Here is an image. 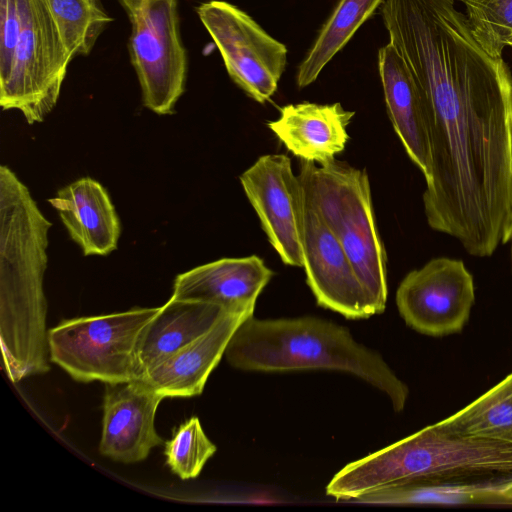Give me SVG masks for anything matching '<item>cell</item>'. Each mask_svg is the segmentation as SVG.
Segmentation results:
<instances>
[{
	"instance_id": "ba28073f",
	"label": "cell",
	"mask_w": 512,
	"mask_h": 512,
	"mask_svg": "<svg viewBox=\"0 0 512 512\" xmlns=\"http://www.w3.org/2000/svg\"><path fill=\"white\" fill-rule=\"evenodd\" d=\"M176 6V0H145L131 19L130 55L143 104L160 115L171 114L184 92L186 54Z\"/></svg>"
},
{
	"instance_id": "8fae6325",
	"label": "cell",
	"mask_w": 512,
	"mask_h": 512,
	"mask_svg": "<svg viewBox=\"0 0 512 512\" xmlns=\"http://www.w3.org/2000/svg\"><path fill=\"white\" fill-rule=\"evenodd\" d=\"M303 250L306 283L319 306L353 320L376 314L344 248L306 200Z\"/></svg>"
},
{
	"instance_id": "30bf717a",
	"label": "cell",
	"mask_w": 512,
	"mask_h": 512,
	"mask_svg": "<svg viewBox=\"0 0 512 512\" xmlns=\"http://www.w3.org/2000/svg\"><path fill=\"white\" fill-rule=\"evenodd\" d=\"M269 243L286 265H304L305 198L301 180L284 154L260 156L240 175Z\"/></svg>"
},
{
	"instance_id": "4fadbf2b",
	"label": "cell",
	"mask_w": 512,
	"mask_h": 512,
	"mask_svg": "<svg viewBox=\"0 0 512 512\" xmlns=\"http://www.w3.org/2000/svg\"><path fill=\"white\" fill-rule=\"evenodd\" d=\"M273 275L256 255L222 258L177 275L172 297L215 304L250 317Z\"/></svg>"
},
{
	"instance_id": "f1b7e54d",
	"label": "cell",
	"mask_w": 512,
	"mask_h": 512,
	"mask_svg": "<svg viewBox=\"0 0 512 512\" xmlns=\"http://www.w3.org/2000/svg\"><path fill=\"white\" fill-rule=\"evenodd\" d=\"M507 504L512 505V496H511V498L508 500Z\"/></svg>"
},
{
	"instance_id": "6da1fadb",
	"label": "cell",
	"mask_w": 512,
	"mask_h": 512,
	"mask_svg": "<svg viewBox=\"0 0 512 512\" xmlns=\"http://www.w3.org/2000/svg\"><path fill=\"white\" fill-rule=\"evenodd\" d=\"M51 226L28 188L1 165L0 345L15 383L50 370L43 281Z\"/></svg>"
},
{
	"instance_id": "44dd1931",
	"label": "cell",
	"mask_w": 512,
	"mask_h": 512,
	"mask_svg": "<svg viewBox=\"0 0 512 512\" xmlns=\"http://www.w3.org/2000/svg\"><path fill=\"white\" fill-rule=\"evenodd\" d=\"M65 47L73 58L88 55L112 21L98 0H47Z\"/></svg>"
},
{
	"instance_id": "3957f363",
	"label": "cell",
	"mask_w": 512,
	"mask_h": 512,
	"mask_svg": "<svg viewBox=\"0 0 512 512\" xmlns=\"http://www.w3.org/2000/svg\"><path fill=\"white\" fill-rule=\"evenodd\" d=\"M225 357L231 366L246 371L350 373L385 393L397 412L409 395L407 385L377 351L357 342L346 327L318 317L251 316L232 336Z\"/></svg>"
},
{
	"instance_id": "cb8c5ba5",
	"label": "cell",
	"mask_w": 512,
	"mask_h": 512,
	"mask_svg": "<svg viewBox=\"0 0 512 512\" xmlns=\"http://www.w3.org/2000/svg\"><path fill=\"white\" fill-rule=\"evenodd\" d=\"M472 32L492 56L501 58L512 36V0H460Z\"/></svg>"
},
{
	"instance_id": "d4e9b609",
	"label": "cell",
	"mask_w": 512,
	"mask_h": 512,
	"mask_svg": "<svg viewBox=\"0 0 512 512\" xmlns=\"http://www.w3.org/2000/svg\"><path fill=\"white\" fill-rule=\"evenodd\" d=\"M21 25L20 0H0V85L11 74Z\"/></svg>"
},
{
	"instance_id": "484cf974",
	"label": "cell",
	"mask_w": 512,
	"mask_h": 512,
	"mask_svg": "<svg viewBox=\"0 0 512 512\" xmlns=\"http://www.w3.org/2000/svg\"><path fill=\"white\" fill-rule=\"evenodd\" d=\"M126 10L130 20L134 18L143 8L145 0H119Z\"/></svg>"
},
{
	"instance_id": "e0dca14e",
	"label": "cell",
	"mask_w": 512,
	"mask_h": 512,
	"mask_svg": "<svg viewBox=\"0 0 512 512\" xmlns=\"http://www.w3.org/2000/svg\"><path fill=\"white\" fill-rule=\"evenodd\" d=\"M50 204L85 256L108 255L117 248L120 222L106 189L90 177L58 190Z\"/></svg>"
},
{
	"instance_id": "277c9868",
	"label": "cell",
	"mask_w": 512,
	"mask_h": 512,
	"mask_svg": "<svg viewBox=\"0 0 512 512\" xmlns=\"http://www.w3.org/2000/svg\"><path fill=\"white\" fill-rule=\"evenodd\" d=\"M298 176L305 200L344 248L376 314L382 313L388 295L387 257L367 172L334 158L320 166L302 160Z\"/></svg>"
},
{
	"instance_id": "83f0119b",
	"label": "cell",
	"mask_w": 512,
	"mask_h": 512,
	"mask_svg": "<svg viewBox=\"0 0 512 512\" xmlns=\"http://www.w3.org/2000/svg\"><path fill=\"white\" fill-rule=\"evenodd\" d=\"M507 46L512 47V36H511V38L508 40V44H507Z\"/></svg>"
},
{
	"instance_id": "5b68a950",
	"label": "cell",
	"mask_w": 512,
	"mask_h": 512,
	"mask_svg": "<svg viewBox=\"0 0 512 512\" xmlns=\"http://www.w3.org/2000/svg\"><path fill=\"white\" fill-rule=\"evenodd\" d=\"M159 309L65 319L49 329L50 361L78 382L140 380L138 342Z\"/></svg>"
},
{
	"instance_id": "8992f818",
	"label": "cell",
	"mask_w": 512,
	"mask_h": 512,
	"mask_svg": "<svg viewBox=\"0 0 512 512\" xmlns=\"http://www.w3.org/2000/svg\"><path fill=\"white\" fill-rule=\"evenodd\" d=\"M20 8L21 33L11 74L0 85V105L34 124L55 107L72 58L47 0H20Z\"/></svg>"
},
{
	"instance_id": "2e32d148",
	"label": "cell",
	"mask_w": 512,
	"mask_h": 512,
	"mask_svg": "<svg viewBox=\"0 0 512 512\" xmlns=\"http://www.w3.org/2000/svg\"><path fill=\"white\" fill-rule=\"evenodd\" d=\"M378 69L392 126L408 157L426 180L431 167L430 148L418 84L390 42L378 51Z\"/></svg>"
},
{
	"instance_id": "ac0fdd59",
	"label": "cell",
	"mask_w": 512,
	"mask_h": 512,
	"mask_svg": "<svg viewBox=\"0 0 512 512\" xmlns=\"http://www.w3.org/2000/svg\"><path fill=\"white\" fill-rule=\"evenodd\" d=\"M225 311L215 304L171 296L141 333L137 355L142 378L154 365L208 331Z\"/></svg>"
},
{
	"instance_id": "9a60e30c",
	"label": "cell",
	"mask_w": 512,
	"mask_h": 512,
	"mask_svg": "<svg viewBox=\"0 0 512 512\" xmlns=\"http://www.w3.org/2000/svg\"><path fill=\"white\" fill-rule=\"evenodd\" d=\"M354 114L340 103L302 102L282 107L279 118L267 125L296 157L323 165L344 150Z\"/></svg>"
},
{
	"instance_id": "7a4b0ae2",
	"label": "cell",
	"mask_w": 512,
	"mask_h": 512,
	"mask_svg": "<svg viewBox=\"0 0 512 512\" xmlns=\"http://www.w3.org/2000/svg\"><path fill=\"white\" fill-rule=\"evenodd\" d=\"M406 484L462 486L512 496V444L455 435L435 424L344 466L326 494L356 500Z\"/></svg>"
},
{
	"instance_id": "7402d4cb",
	"label": "cell",
	"mask_w": 512,
	"mask_h": 512,
	"mask_svg": "<svg viewBox=\"0 0 512 512\" xmlns=\"http://www.w3.org/2000/svg\"><path fill=\"white\" fill-rule=\"evenodd\" d=\"M354 501L378 505L464 504L471 502L502 504L503 499L492 491L478 488L406 484L380 489Z\"/></svg>"
},
{
	"instance_id": "5bb4252c",
	"label": "cell",
	"mask_w": 512,
	"mask_h": 512,
	"mask_svg": "<svg viewBox=\"0 0 512 512\" xmlns=\"http://www.w3.org/2000/svg\"><path fill=\"white\" fill-rule=\"evenodd\" d=\"M247 318L225 311L208 331L154 365L142 380L163 398L200 395L232 336Z\"/></svg>"
},
{
	"instance_id": "9c48e42d",
	"label": "cell",
	"mask_w": 512,
	"mask_h": 512,
	"mask_svg": "<svg viewBox=\"0 0 512 512\" xmlns=\"http://www.w3.org/2000/svg\"><path fill=\"white\" fill-rule=\"evenodd\" d=\"M473 277L461 260L434 258L410 271L396 292L405 323L419 333L445 336L460 332L474 304Z\"/></svg>"
},
{
	"instance_id": "52a82bcc",
	"label": "cell",
	"mask_w": 512,
	"mask_h": 512,
	"mask_svg": "<svg viewBox=\"0 0 512 512\" xmlns=\"http://www.w3.org/2000/svg\"><path fill=\"white\" fill-rule=\"evenodd\" d=\"M197 13L233 82L256 102L269 100L285 70L286 46L228 2L203 3Z\"/></svg>"
},
{
	"instance_id": "ffe728a7",
	"label": "cell",
	"mask_w": 512,
	"mask_h": 512,
	"mask_svg": "<svg viewBox=\"0 0 512 512\" xmlns=\"http://www.w3.org/2000/svg\"><path fill=\"white\" fill-rule=\"evenodd\" d=\"M435 425L455 435L512 444V373L471 404Z\"/></svg>"
},
{
	"instance_id": "603a6c76",
	"label": "cell",
	"mask_w": 512,
	"mask_h": 512,
	"mask_svg": "<svg viewBox=\"0 0 512 512\" xmlns=\"http://www.w3.org/2000/svg\"><path fill=\"white\" fill-rule=\"evenodd\" d=\"M217 448L205 434L198 417L180 424L165 443L166 464L183 480L196 478Z\"/></svg>"
},
{
	"instance_id": "d6986e66",
	"label": "cell",
	"mask_w": 512,
	"mask_h": 512,
	"mask_svg": "<svg viewBox=\"0 0 512 512\" xmlns=\"http://www.w3.org/2000/svg\"><path fill=\"white\" fill-rule=\"evenodd\" d=\"M385 0H339L298 67L296 83H313L328 62L348 43L358 28Z\"/></svg>"
},
{
	"instance_id": "7c38bea8",
	"label": "cell",
	"mask_w": 512,
	"mask_h": 512,
	"mask_svg": "<svg viewBox=\"0 0 512 512\" xmlns=\"http://www.w3.org/2000/svg\"><path fill=\"white\" fill-rule=\"evenodd\" d=\"M164 398L144 380L105 383L100 453L131 464L146 459L163 443L155 415Z\"/></svg>"
},
{
	"instance_id": "4316f807",
	"label": "cell",
	"mask_w": 512,
	"mask_h": 512,
	"mask_svg": "<svg viewBox=\"0 0 512 512\" xmlns=\"http://www.w3.org/2000/svg\"><path fill=\"white\" fill-rule=\"evenodd\" d=\"M501 243H503V244L509 243L510 244L511 263H512V214H511V218H510L508 227L502 237Z\"/></svg>"
}]
</instances>
